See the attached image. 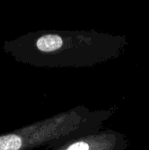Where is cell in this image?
I'll use <instances>...</instances> for the list:
<instances>
[{"label": "cell", "instance_id": "6da1fadb", "mask_svg": "<svg viewBox=\"0 0 149 150\" xmlns=\"http://www.w3.org/2000/svg\"><path fill=\"white\" fill-rule=\"evenodd\" d=\"M62 39L56 34H45L35 40V47L43 53H49L59 49L62 46Z\"/></svg>", "mask_w": 149, "mask_h": 150}, {"label": "cell", "instance_id": "7a4b0ae2", "mask_svg": "<svg viewBox=\"0 0 149 150\" xmlns=\"http://www.w3.org/2000/svg\"><path fill=\"white\" fill-rule=\"evenodd\" d=\"M67 150H89V146L85 142H77L71 145Z\"/></svg>", "mask_w": 149, "mask_h": 150}]
</instances>
